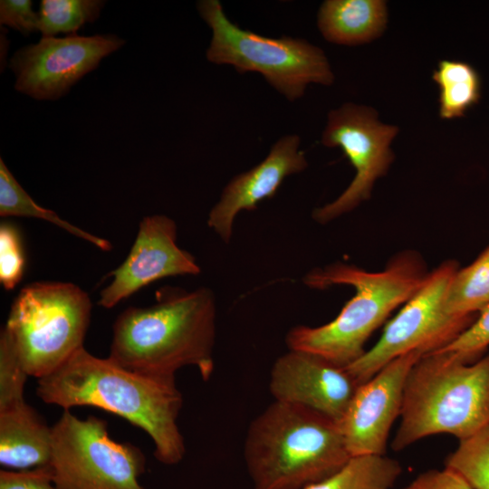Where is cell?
Returning <instances> with one entry per match:
<instances>
[{
  "instance_id": "9c48e42d",
  "label": "cell",
  "mask_w": 489,
  "mask_h": 489,
  "mask_svg": "<svg viewBox=\"0 0 489 489\" xmlns=\"http://www.w3.org/2000/svg\"><path fill=\"white\" fill-rule=\"evenodd\" d=\"M457 270V263L449 260L428 273L420 288L388 322L377 343L346 366L360 384L404 354L414 350L427 354L445 347L475 321V317L456 318L445 312L446 293Z\"/></svg>"
},
{
  "instance_id": "ac0fdd59",
  "label": "cell",
  "mask_w": 489,
  "mask_h": 489,
  "mask_svg": "<svg viewBox=\"0 0 489 489\" xmlns=\"http://www.w3.org/2000/svg\"><path fill=\"white\" fill-rule=\"evenodd\" d=\"M433 80L438 86L439 115L444 120L464 116L480 100V76L467 62L442 60Z\"/></svg>"
},
{
  "instance_id": "d4e9b609",
  "label": "cell",
  "mask_w": 489,
  "mask_h": 489,
  "mask_svg": "<svg viewBox=\"0 0 489 489\" xmlns=\"http://www.w3.org/2000/svg\"><path fill=\"white\" fill-rule=\"evenodd\" d=\"M25 257L19 230L15 225L2 222L0 225V283L11 291L22 281Z\"/></svg>"
},
{
  "instance_id": "83f0119b",
  "label": "cell",
  "mask_w": 489,
  "mask_h": 489,
  "mask_svg": "<svg viewBox=\"0 0 489 489\" xmlns=\"http://www.w3.org/2000/svg\"><path fill=\"white\" fill-rule=\"evenodd\" d=\"M30 0H1V25H7L26 36L38 31V12H34Z\"/></svg>"
},
{
  "instance_id": "2e32d148",
  "label": "cell",
  "mask_w": 489,
  "mask_h": 489,
  "mask_svg": "<svg viewBox=\"0 0 489 489\" xmlns=\"http://www.w3.org/2000/svg\"><path fill=\"white\" fill-rule=\"evenodd\" d=\"M53 428L24 402L0 411V464L24 470L50 464Z\"/></svg>"
},
{
  "instance_id": "52a82bcc",
  "label": "cell",
  "mask_w": 489,
  "mask_h": 489,
  "mask_svg": "<svg viewBox=\"0 0 489 489\" xmlns=\"http://www.w3.org/2000/svg\"><path fill=\"white\" fill-rule=\"evenodd\" d=\"M91 301L78 285L36 282L14 300L5 329L29 376L44 377L83 347Z\"/></svg>"
},
{
  "instance_id": "6da1fadb",
  "label": "cell",
  "mask_w": 489,
  "mask_h": 489,
  "mask_svg": "<svg viewBox=\"0 0 489 489\" xmlns=\"http://www.w3.org/2000/svg\"><path fill=\"white\" fill-rule=\"evenodd\" d=\"M36 394L43 402L70 410L89 406L123 417L149 435L154 456L173 465L186 446L177 425L183 398L175 377L151 376L126 369L84 347L52 373L38 379Z\"/></svg>"
},
{
  "instance_id": "5bb4252c",
  "label": "cell",
  "mask_w": 489,
  "mask_h": 489,
  "mask_svg": "<svg viewBox=\"0 0 489 489\" xmlns=\"http://www.w3.org/2000/svg\"><path fill=\"white\" fill-rule=\"evenodd\" d=\"M360 385L346 367L296 350L276 359L269 380L273 400L310 408L338 424Z\"/></svg>"
},
{
  "instance_id": "8fae6325",
  "label": "cell",
  "mask_w": 489,
  "mask_h": 489,
  "mask_svg": "<svg viewBox=\"0 0 489 489\" xmlns=\"http://www.w3.org/2000/svg\"><path fill=\"white\" fill-rule=\"evenodd\" d=\"M124 43L112 34L42 37L12 56L9 68L15 76L14 89L35 100H58Z\"/></svg>"
},
{
  "instance_id": "cb8c5ba5",
  "label": "cell",
  "mask_w": 489,
  "mask_h": 489,
  "mask_svg": "<svg viewBox=\"0 0 489 489\" xmlns=\"http://www.w3.org/2000/svg\"><path fill=\"white\" fill-rule=\"evenodd\" d=\"M28 376L14 343L4 327L0 332V411L25 402L24 390Z\"/></svg>"
},
{
  "instance_id": "5b68a950",
  "label": "cell",
  "mask_w": 489,
  "mask_h": 489,
  "mask_svg": "<svg viewBox=\"0 0 489 489\" xmlns=\"http://www.w3.org/2000/svg\"><path fill=\"white\" fill-rule=\"evenodd\" d=\"M391 447L400 451L432 435L465 439L489 424V353L475 361L449 351L423 355L404 388Z\"/></svg>"
},
{
  "instance_id": "4316f807",
  "label": "cell",
  "mask_w": 489,
  "mask_h": 489,
  "mask_svg": "<svg viewBox=\"0 0 489 489\" xmlns=\"http://www.w3.org/2000/svg\"><path fill=\"white\" fill-rule=\"evenodd\" d=\"M0 489H57L50 464L24 470H0Z\"/></svg>"
},
{
  "instance_id": "30bf717a",
  "label": "cell",
  "mask_w": 489,
  "mask_h": 489,
  "mask_svg": "<svg viewBox=\"0 0 489 489\" xmlns=\"http://www.w3.org/2000/svg\"><path fill=\"white\" fill-rule=\"evenodd\" d=\"M398 129L380 122L369 107L347 103L330 111L321 143L339 147L355 169L349 187L335 200L312 212L313 219L326 224L369 198L376 180L388 171L394 155L390 143Z\"/></svg>"
},
{
  "instance_id": "f1b7e54d",
  "label": "cell",
  "mask_w": 489,
  "mask_h": 489,
  "mask_svg": "<svg viewBox=\"0 0 489 489\" xmlns=\"http://www.w3.org/2000/svg\"><path fill=\"white\" fill-rule=\"evenodd\" d=\"M404 489H475L451 468L432 469L417 475Z\"/></svg>"
},
{
  "instance_id": "603a6c76",
  "label": "cell",
  "mask_w": 489,
  "mask_h": 489,
  "mask_svg": "<svg viewBox=\"0 0 489 489\" xmlns=\"http://www.w3.org/2000/svg\"><path fill=\"white\" fill-rule=\"evenodd\" d=\"M445 466L461 475L475 489H489V424L459 440Z\"/></svg>"
},
{
  "instance_id": "484cf974",
  "label": "cell",
  "mask_w": 489,
  "mask_h": 489,
  "mask_svg": "<svg viewBox=\"0 0 489 489\" xmlns=\"http://www.w3.org/2000/svg\"><path fill=\"white\" fill-rule=\"evenodd\" d=\"M489 346V304L456 338L437 350L455 353L469 361L478 360Z\"/></svg>"
},
{
  "instance_id": "7a4b0ae2",
  "label": "cell",
  "mask_w": 489,
  "mask_h": 489,
  "mask_svg": "<svg viewBox=\"0 0 489 489\" xmlns=\"http://www.w3.org/2000/svg\"><path fill=\"white\" fill-rule=\"evenodd\" d=\"M149 307H129L116 319L108 359L140 374L175 377L196 367L206 381L213 374L216 303L213 292L165 288Z\"/></svg>"
},
{
  "instance_id": "277c9868",
  "label": "cell",
  "mask_w": 489,
  "mask_h": 489,
  "mask_svg": "<svg viewBox=\"0 0 489 489\" xmlns=\"http://www.w3.org/2000/svg\"><path fill=\"white\" fill-rule=\"evenodd\" d=\"M244 458L253 489H304L339 471L351 456L338 423L273 400L251 422Z\"/></svg>"
},
{
  "instance_id": "ffe728a7",
  "label": "cell",
  "mask_w": 489,
  "mask_h": 489,
  "mask_svg": "<svg viewBox=\"0 0 489 489\" xmlns=\"http://www.w3.org/2000/svg\"><path fill=\"white\" fill-rule=\"evenodd\" d=\"M489 304V246L453 276L444 302L445 312L456 318L474 317Z\"/></svg>"
},
{
  "instance_id": "4fadbf2b",
  "label": "cell",
  "mask_w": 489,
  "mask_h": 489,
  "mask_svg": "<svg viewBox=\"0 0 489 489\" xmlns=\"http://www.w3.org/2000/svg\"><path fill=\"white\" fill-rule=\"evenodd\" d=\"M200 272L195 257L177 244L175 221L166 215L147 216L128 256L110 273L112 280L101 290L98 304L110 309L159 279Z\"/></svg>"
},
{
  "instance_id": "7402d4cb",
  "label": "cell",
  "mask_w": 489,
  "mask_h": 489,
  "mask_svg": "<svg viewBox=\"0 0 489 489\" xmlns=\"http://www.w3.org/2000/svg\"><path fill=\"white\" fill-rule=\"evenodd\" d=\"M104 5L101 0H42L38 31L42 37L77 34L85 24L99 18Z\"/></svg>"
},
{
  "instance_id": "44dd1931",
  "label": "cell",
  "mask_w": 489,
  "mask_h": 489,
  "mask_svg": "<svg viewBox=\"0 0 489 489\" xmlns=\"http://www.w3.org/2000/svg\"><path fill=\"white\" fill-rule=\"evenodd\" d=\"M0 216L43 219L103 251H110L112 247L108 240L91 235L62 219L55 212L38 206L17 182L2 158H0Z\"/></svg>"
},
{
  "instance_id": "d6986e66",
  "label": "cell",
  "mask_w": 489,
  "mask_h": 489,
  "mask_svg": "<svg viewBox=\"0 0 489 489\" xmlns=\"http://www.w3.org/2000/svg\"><path fill=\"white\" fill-rule=\"evenodd\" d=\"M401 472L400 464L385 455L352 456L339 471L304 489H392Z\"/></svg>"
},
{
  "instance_id": "e0dca14e",
  "label": "cell",
  "mask_w": 489,
  "mask_h": 489,
  "mask_svg": "<svg viewBox=\"0 0 489 489\" xmlns=\"http://www.w3.org/2000/svg\"><path fill=\"white\" fill-rule=\"evenodd\" d=\"M387 23L381 0H327L321 5L317 24L331 43L357 45L380 35Z\"/></svg>"
},
{
  "instance_id": "3957f363",
  "label": "cell",
  "mask_w": 489,
  "mask_h": 489,
  "mask_svg": "<svg viewBox=\"0 0 489 489\" xmlns=\"http://www.w3.org/2000/svg\"><path fill=\"white\" fill-rule=\"evenodd\" d=\"M428 273L419 254L406 251L378 273L345 263L315 268L302 281L313 289L350 285L354 296L331 321L317 327L298 325L288 331V350L319 355L346 367L366 351L365 343L390 312L406 303L420 288Z\"/></svg>"
},
{
  "instance_id": "9a60e30c",
  "label": "cell",
  "mask_w": 489,
  "mask_h": 489,
  "mask_svg": "<svg viewBox=\"0 0 489 489\" xmlns=\"http://www.w3.org/2000/svg\"><path fill=\"white\" fill-rule=\"evenodd\" d=\"M296 134L284 135L271 148L265 158L251 169L234 177L212 207L207 225L225 244L230 243L236 216L252 211L258 203L274 196L289 176L303 171L308 162Z\"/></svg>"
},
{
  "instance_id": "7c38bea8",
  "label": "cell",
  "mask_w": 489,
  "mask_h": 489,
  "mask_svg": "<svg viewBox=\"0 0 489 489\" xmlns=\"http://www.w3.org/2000/svg\"><path fill=\"white\" fill-rule=\"evenodd\" d=\"M423 355L420 350L404 354L359 386L339 423L351 457L385 455L390 428L400 416L407 377Z\"/></svg>"
},
{
  "instance_id": "ba28073f",
  "label": "cell",
  "mask_w": 489,
  "mask_h": 489,
  "mask_svg": "<svg viewBox=\"0 0 489 489\" xmlns=\"http://www.w3.org/2000/svg\"><path fill=\"white\" fill-rule=\"evenodd\" d=\"M52 428L50 465L57 489H144L139 478L146 471L145 455L111 439L105 420L82 419L64 409Z\"/></svg>"
},
{
  "instance_id": "8992f818",
  "label": "cell",
  "mask_w": 489,
  "mask_h": 489,
  "mask_svg": "<svg viewBox=\"0 0 489 489\" xmlns=\"http://www.w3.org/2000/svg\"><path fill=\"white\" fill-rule=\"evenodd\" d=\"M197 7L212 31L206 53L210 62L232 65L241 73L259 72L290 101L302 98L310 83H333L325 53L308 41L270 38L242 29L227 18L218 0H202Z\"/></svg>"
}]
</instances>
